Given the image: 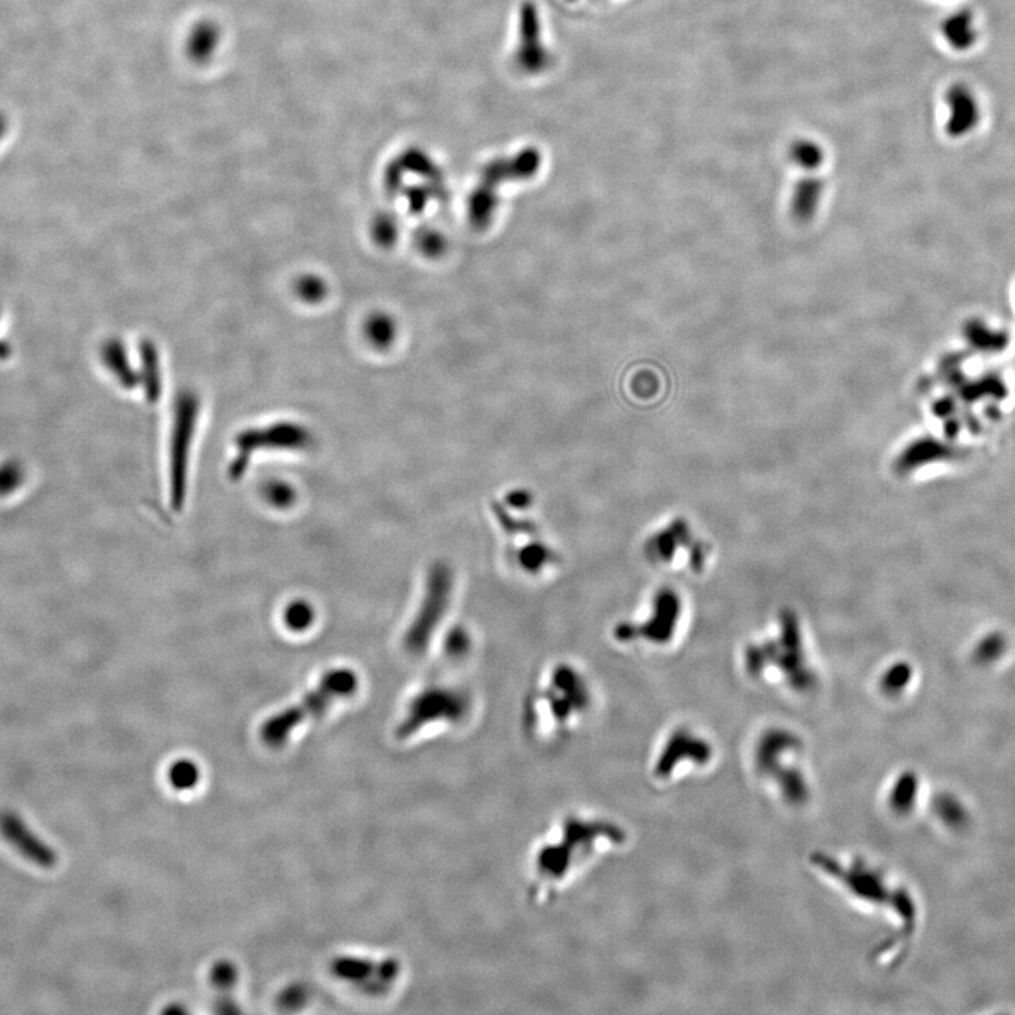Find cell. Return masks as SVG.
Returning a JSON list of instances; mask_svg holds the SVG:
<instances>
[{
  "mask_svg": "<svg viewBox=\"0 0 1015 1015\" xmlns=\"http://www.w3.org/2000/svg\"><path fill=\"white\" fill-rule=\"evenodd\" d=\"M456 587V573L449 563L438 560L430 564L423 577L418 602L402 635L406 655L415 659L428 656L452 612Z\"/></svg>",
  "mask_w": 1015,
  "mask_h": 1015,
  "instance_id": "4",
  "label": "cell"
},
{
  "mask_svg": "<svg viewBox=\"0 0 1015 1015\" xmlns=\"http://www.w3.org/2000/svg\"><path fill=\"white\" fill-rule=\"evenodd\" d=\"M507 540L509 563L522 576L540 577L555 567L557 552L540 529Z\"/></svg>",
  "mask_w": 1015,
  "mask_h": 1015,
  "instance_id": "7",
  "label": "cell"
},
{
  "mask_svg": "<svg viewBox=\"0 0 1015 1015\" xmlns=\"http://www.w3.org/2000/svg\"><path fill=\"white\" fill-rule=\"evenodd\" d=\"M624 827L602 812L569 810L532 842L525 862L529 901L545 907L555 903L602 858L625 845Z\"/></svg>",
  "mask_w": 1015,
  "mask_h": 1015,
  "instance_id": "1",
  "label": "cell"
},
{
  "mask_svg": "<svg viewBox=\"0 0 1015 1015\" xmlns=\"http://www.w3.org/2000/svg\"><path fill=\"white\" fill-rule=\"evenodd\" d=\"M474 641L469 629L464 626H453L452 631L443 636V655L452 662H460L470 656Z\"/></svg>",
  "mask_w": 1015,
  "mask_h": 1015,
  "instance_id": "13",
  "label": "cell"
},
{
  "mask_svg": "<svg viewBox=\"0 0 1015 1015\" xmlns=\"http://www.w3.org/2000/svg\"><path fill=\"white\" fill-rule=\"evenodd\" d=\"M825 181L815 175H805L798 180L791 198V216L798 223L810 222L820 206Z\"/></svg>",
  "mask_w": 1015,
  "mask_h": 1015,
  "instance_id": "10",
  "label": "cell"
},
{
  "mask_svg": "<svg viewBox=\"0 0 1015 1015\" xmlns=\"http://www.w3.org/2000/svg\"><path fill=\"white\" fill-rule=\"evenodd\" d=\"M315 621V611L312 605L306 601H294L288 605L284 612V622L289 631L301 633L311 628Z\"/></svg>",
  "mask_w": 1015,
  "mask_h": 1015,
  "instance_id": "15",
  "label": "cell"
},
{
  "mask_svg": "<svg viewBox=\"0 0 1015 1015\" xmlns=\"http://www.w3.org/2000/svg\"><path fill=\"white\" fill-rule=\"evenodd\" d=\"M330 972L343 982L352 984L364 996L383 999L397 989L404 977V963L397 956L342 955L330 963Z\"/></svg>",
  "mask_w": 1015,
  "mask_h": 1015,
  "instance_id": "6",
  "label": "cell"
},
{
  "mask_svg": "<svg viewBox=\"0 0 1015 1015\" xmlns=\"http://www.w3.org/2000/svg\"><path fill=\"white\" fill-rule=\"evenodd\" d=\"M201 779V770L192 760L182 759L175 762L168 772L171 786L178 791L194 789Z\"/></svg>",
  "mask_w": 1015,
  "mask_h": 1015,
  "instance_id": "14",
  "label": "cell"
},
{
  "mask_svg": "<svg viewBox=\"0 0 1015 1015\" xmlns=\"http://www.w3.org/2000/svg\"><path fill=\"white\" fill-rule=\"evenodd\" d=\"M476 711L477 700L469 687L426 681L406 698L392 735L399 745L422 746L466 731Z\"/></svg>",
  "mask_w": 1015,
  "mask_h": 1015,
  "instance_id": "3",
  "label": "cell"
},
{
  "mask_svg": "<svg viewBox=\"0 0 1015 1015\" xmlns=\"http://www.w3.org/2000/svg\"><path fill=\"white\" fill-rule=\"evenodd\" d=\"M360 679L349 667H340L326 673L318 686L292 707L285 708L264 722L260 729L261 741L268 748H281L287 743L295 729L308 719L319 717L329 710L336 701L353 697L359 691Z\"/></svg>",
  "mask_w": 1015,
  "mask_h": 1015,
  "instance_id": "5",
  "label": "cell"
},
{
  "mask_svg": "<svg viewBox=\"0 0 1015 1015\" xmlns=\"http://www.w3.org/2000/svg\"><path fill=\"white\" fill-rule=\"evenodd\" d=\"M0 831L22 855L39 865H53L55 860L53 852L41 844L39 839L24 827L22 821L17 820L13 815H3L0 818Z\"/></svg>",
  "mask_w": 1015,
  "mask_h": 1015,
  "instance_id": "9",
  "label": "cell"
},
{
  "mask_svg": "<svg viewBox=\"0 0 1015 1015\" xmlns=\"http://www.w3.org/2000/svg\"><path fill=\"white\" fill-rule=\"evenodd\" d=\"M419 244H421L422 250L426 251L429 256L439 254L443 249L442 237L433 232L423 233V235L419 237Z\"/></svg>",
  "mask_w": 1015,
  "mask_h": 1015,
  "instance_id": "18",
  "label": "cell"
},
{
  "mask_svg": "<svg viewBox=\"0 0 1015 1015\" xmlns=\"http://www.w3.org/2000/svg\"><path fill=\"white\" fill-rule=\"evenodd\" d=\"M597 705L593 684L573 663L550 666L526 694L522 727L536 745L559 748L586 727Z\"/></svg>",
  "mask_w": 1015,
  "mask_h": 1015,
  "instance_id": "2",
  "label": "cell"
},
{
  "mask_svg": "<svg viewBox=\"0 0 1015 1015\" xmlns=\"http://www.w3.org/2000/svg\"><path fill=\"white\" fill-rule=\"evenodd\" d=\"M237 980H239V970H237L235 963L219 961L213 965L211 970L212 986L222 994V997L216 1001V1013H239V1007L229 997V993L236 987Z\"/></svg>",
  "mask_w": 1015,
  "mask_h": 1015,
  "instance_id": "11",
  "label": "cell"
},
{
  "mask_svg": "<svg viewBox=\"0 0 1015 1015\" xmlns=\"http://www.w3.org/2000/svg\"><path fill=\"white\" fill-rule=\"evenodd\" d=\"M264 498L275 508H289L295 501V491L285 483H271L264 487Z\"/></svg>",
  "mask_w": 1015,
  "mask_h": 1015,
  "instance_id": "16",
  "label": "cell"
},
{
  "mask_svg": "<svg viewBox=\"0 0 1015 1015\" xmlns=\"http://www.w3.org/2000/svg\"><path fill=\"white\" fill-rule=\"evenodd\" d=\"M674 598L676 597L670 594L669 591L657 594L655 600L652 601L650 614L645 622L638 625L621 622L614 629L617 641L622 643L635 642L638 639L655 643L667 641L670 635H672V632H669V619L674 618V609H676V600Z\"/></svg>",
  "mask_w": 1015,
  "mask_h": 1015,
  "instance_id": "8",
  "label": "cell"
},
{
  "mask_svg": "<svg viewBox=\"0 0 1015 1015\" xmlns=\"http://www.w3.org/2000/svg\"><path fill=\"white\" fill-rule=\"evenodd\" d=\"M306 992L301 986H291L281 994V1006L295 1010L304 1006Z\"/></svg>",
  "mask_w": 1015,
  "mask_h": 1015,
  "instance_id": "17",
  "label": "cell"
},
{
  "mask_svg": "<svg viewBox=\"0 0 1015 1015\" xmlns=\"http://www.w3.org/2000/svg\"><path fill=\"white\" fill-rule=\"evenodd\" d=\"M787 157L791 163L803 171H817L825 164L827 154H825V149L821 146L820 141L803 136L791 141L789 149H787Z\"/></svg>",
  "mask_w": 1015,
  "mask_h": 1015,
  "instance_id": "12",
  "label": "cell"
}]
</instances>
